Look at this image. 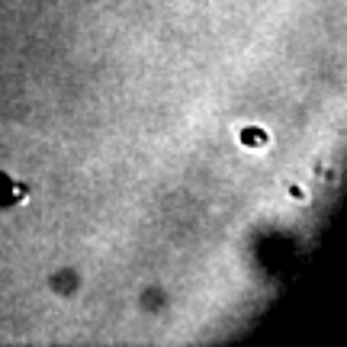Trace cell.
<instances>
[{
  "instance_id": "6da1fadb",
  "label": "cell",
  "mask_w": 347,
  "mask_h": 347,
  "mask_svg": "<svg viewBox=\"0 0 347 347\" xmlns=\"http://www.w3.org/2000/svg\"><path fill=\"white\" fill-rule=\"evenodd\" d=\"M267 141H270V135L264 132V129H257V126L241 129V145H248V148H264Z\"/></svg>"
},
{
  "instance_id": "7a4b0ae2",
  "label": "cell",
  "mask_w": 347,
  "mask_h": 347,
  "mask_svg": "<svg viewBox=\"0 0 347 347\" xmlns=\"http://www.w3.org/2000/svg\"><path fill=\"white\" fill-rule=\"evenodd\" d=\"M289 193H292V196H296V200H305V190H302V187H292V190H289Z\"/></svg>"
}]
</instances>
